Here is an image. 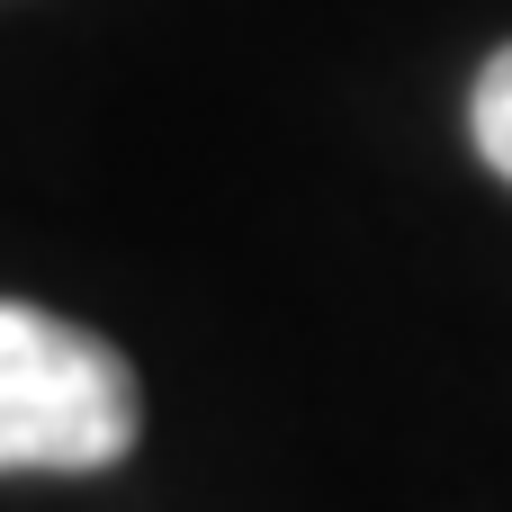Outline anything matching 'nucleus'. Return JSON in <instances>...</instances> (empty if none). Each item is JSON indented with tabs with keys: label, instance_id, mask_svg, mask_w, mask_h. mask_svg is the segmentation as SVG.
I'll return each mask as SVG.
<instances>
[{
	"label": "nucleus",
	"instance_id": "f257e3e1",
	"mask_svg": "<svg viewBox=\"0 0 512 512\" xmlns=\"http://www.w3.org/2000/svg\"><path fill=\"white\" fill-rule=\"evenodd\" d=\"M135 432H144L135 369L99 333L0 297V477H27V468L90 477V468H117Z\"/></svg>",
	"mask_w": 512,
	"mask_h": 512
},
{
	"label": "nucleus",
	"instance_id": "f03ea898",
	"mask_svg": "<svg viewBox=\"0 0 512 512\" xmlns=\"http://www.w3.org/2000/svg\"><path fill=\"white\" fill-rule=\"evenodd\" d=\"M468 135H477V153H486V171H504L512 180V45L477 72V99H468Z\"/></svg>",
	"mask_w": 512,
	"mask_h": 512
}]
</instances>
